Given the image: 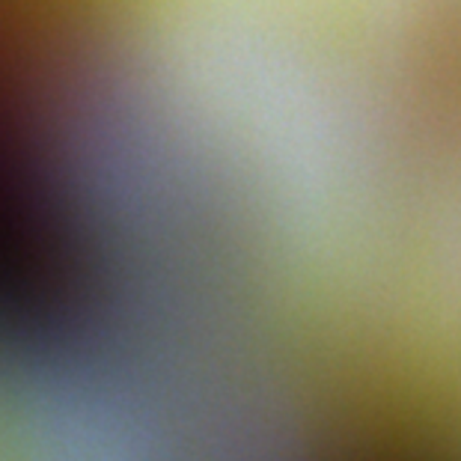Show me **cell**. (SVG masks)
I'll list each match as a JSON object with an SVG mask.
<instances>
[{
  "instance_id": "obj_1",
  "label": "cell",
  "mask_w": 461,
  "mask_h": 461,
  "mask_svg": "<svg viewBox=\"0 0 461 461\" xmlns=\"http://www.w3.org/2000/svg\"><path fill=\"white\" fill-rule=\"evenodd\" d=\"M0 461H173L152 429L104 417L63 393L0 321Z\"/></svg>"
}]
</instances>
